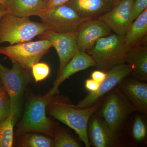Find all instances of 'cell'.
<instances>
[{"instance_id":"6da1fadb","label":"cell","mask_w":147,"mask_h":147,"mask_svg":"<svg viewBox=\"0 0 147 147\" xmlns=\"http://www.w3.org/2000/svg\"><path fill=\"white\" fill-rule=\"evenodd\" d=\"M47 106L51 116L74 130L86 147H90L88 136V124L97 110L98 104L79 109L71 103L53 98Z\"/></svg>"},{"instance_id":"7a4b0ae2","label":"cell","mask_w":147,"mask_h":147,"mask_svg":"<svg viewBox=\"0 0 147 147\" xmlns=\"http://www.w3.org/2000/svg\"><path fill=\"white\" fill-rule=\"evenodd\" d=\"M129 49L124 37L114 33L98 39L87 53L93 59L95 67L106 72L116 66L126 63Z\"/></svg>"},{"instance_id":"3957f363","label":"cell","mask_w":147,"mask_h":147,"mask_svg":"<svg viewBox=\"0 0 147 147\" xmlns=\"http://www.w3.org/2000/svg\"><path fill=\"white\" fill-rule=\"evenodd\" d=\"M48 30L43 23L7 13L0 19V45L4 42L12 45L28 42Z\"/></svg>"},{"instance_id":"277c9868","label":"cell","mask_w":147,"mask_h":147,"mask_svg":"<svg viewBox=\"0 0 147 147\" xmlns=\"http://www.w3.org/2000/svg\"><path fill=\"white\" fill-rule=\"evenodd\" d=\"M54 96L48 92L44 95L30 98L24 117L18 125V130L20 133L40 132L53 137L55 134L54 126L46 115V108Z\"/></svg>"},{"instance_id":"5b68a950","label":"cell","mask_w":147,"mask_h":147,"mask_svg":"<svg viewBox=\"0 0 147 147\" xmlns=\"http://www.w3.org/2000/svg\"><path fill=\"white\" fill-rule=\"evenodd\" d=\"M53 47L52 42L46 39L26 42L8 46H0V54L8 57L12 63L18 64L28 70Z\"/></svg>"},{"instance_id":"8992f818","label":"cell","mask_w":147,"mask_h":147,"mask_svg":"<svg viewBox=\"0 0 147 147\" xmlns=\"http://www.w3.org/2000/svg\"><path fill=\"white\" fill-rule=\"evenodd\" d=\"M134 111L129 100L117 89L114 88L102 104L99 115L109 127L119 134L127 119Z\"/></svg>"},{"instance_id":"52a82bcc","label":"cell","mask_w":147,"mask_h":147,"mask_svg":"<svg viewBox=\"0 0 147 147\" xmlns=\"http://www.w3.org/2000/svg\"><path fill=\"white\" fill-rule=\"evenodd\" d=\"M38 16L49 31L61 33L76 32L82 23L89 20L82 18L72 7L65 4L46 8Z\"/></svg>"},{"instance_id":"ba28073f","label":"cell","mask_w":147,"mask_h":147,"mask_svg":"<svg viewBox=\"0 0 147 147\" xmlns=\"http://www.w3.org/2000/svg\"><path fill=\"white\" fill-rule=\"evenodd\" d=\"M28 70L17 63L13 64L11 69L5 67L0 69V79L10 98L12 111L16 115L21 96L29 80Z\"/></svg>"},{"instance_id":"9c48e42d","label":"cell","mask_w":147,"mask_h":147,"mask_svg":"<svg viewBox=\"0 0 147 147\" xmlns=\"http://www.w3.org/2000/svg\"><path fill=\"white\" fill-rule=\"evenodd\" d=\"M130 67L127 63L116 66L106 71V77L100 83L96 91L90 92L76 105V108L83 109L94 104L100 98L112 90L124 79L130 74Z\"/></svg>"},{"instance_id":"30bf717a","label":"cell","mask_w":147,"mask_h":147,"mask_svg":"<svg viewBox=\"0 0 147 147\" xmlns=\"http://www.w3.org/2000/svg\"><path fill=\"white\" fill-rule=\"evenodd\" d=\"M40 37L41 39L51 42L57 53L60 63L59 74L79 50L76 32L61 33L48 30L40 35Z\"/></svg>"},{"instance_id":"8fae6325","label":"cell","mask_w":147,"mask_h":147,"mask_svg":"<svg viewBox=\"0 0 147 147\" xmlns=\"http://www.w3.org/2000/svg\"><path fill=\"white\" fill-rule=\"evenodd\" d=\"M133 0H120L112 8L96 18L103 21L114 33L124 37L131 24L130 10Z\"/></svg>"},{"instance_id":"7c38bea8","label":"cell","mask_w":147,"mask_h":147,"mask_svg":"<svg viewBox=\"0 0 147 147\" xmlns=\"http://www.w3.org/2000/svg\"><path fill=\"white\" fill-rule=\"evenodd\" d=\"M112 34L110 28L98 18L85 21L76 32L78 49L80 51L87 53L94 46L98 39Z\"/></svg>"},{"instance_id":"4fadbf2b","label":"cell","mask_w":147,"mask_h":147,"mask_svg":"<svg viewBox=\"0 0 147 147\" xmlns=\"http://www.w3.org/2000/svg\"><path fill=\"white\" fill-rule=\"evenodd\" d=\"M88 136L90 146L114 147L121 145L119 134L115 133L103 119L93 115L88 124Z\"/></svg>"},{"instance_id":"5bb4252c","label":"cell","mask_w":147,"mask_h":147,"mask_svg":"<svg viewBox=\"0 0 147 147\" xmlns=\"http://www.w3.org/2000/svg\"><path fill=\"white\" fill-rule=\"evenodd\" d=\"M123 79L120 85L123 94L134 107V110L147 113V84L134 78Z\"/></svg>"},{"instance_id":"9a60e30c","label":"cell","mask_w":147,"mask_h":147,"mask_svg":"<svg viewBox=\"0 0 147 147\" xmlns=\"http://www.w3.org/2000/svg\"><path fill=\"white\" fill-rule=\"evenodd\" d=\"M92 67H95L93 59L86 52L79 50L66 65L58 74L57 79L53 83V87L49 92L55 96L59 91V87L63 82L71 75Z\"/></svg>"},{"instance_id":"2e32d148","label":"cell","mask_w":147,"mask_h":147,"mask_svg":"<svg viewBox=\"0 0 147 147\" xmlns=\"http://www.w3.org/2000/svg\"><path fill=\"white\" fill-rule=\"evenodd\" d=\"M114 0H69L65 4L72 7L82 18L95 19L112 8Z\"/></svg>"},{"instance_id":"e0dca14e","label":"cell","mask_w":147,"mask_h":147,"mask_svg":"<svg viewBox=\"0 0 147 147\" xmlns=\"http://www.w3.org/2000/svg\"><path fill=\"white\" fill-rule=\"evenodd\" d=\"M126 63L130 67V74L134 79L147 81V47L139 45L129 48Z\"/></svg>"},{"instance_id":"ac0fdd59","label":"cell","mask_w":147,"mask_h":147,"mask_svg":"<svg viewBox=\"0 0 147 147\" xmlns=\"http://www.w3.org/2000/svg\"><path fill=\"white\" fill-rule=\"evenodd\" d=\"M46 8L44 0H6L7 13L18 17L38 16Z\"/></svg>"},{"instance_id":"d6986e66","label":"cell","mask_w":147,"mask_h":147,"mask_svg":"<svg viewBox=\"0 0 147 147\" xmlns=\"http://www.w3.org/2000/svg\"><path fill=\"white\" fill-rule=\"evenodd\" d=\"M147 33V9L131 23L124 37L125 44L129 48L138 45Z\"/></svg>"},{"instance_id":"ffe728a7","label":"cell","mask_w":147,"mask_h":147,"mask_svg":"<svg viewBox=\"0 0 147 147\" xmlns=\"http://www.w3.org/2000/svg\"><path fill=\"white\" fill-rule=\"evenodd\" d=\"M16 114L12 112L0 122V147H11L13 144V127Z\"/></svg>"},{"instance_id":"44dd1931","label":"cell","mask_w":147,"mask_h":147,"mask_svg":"<svg viewBox=\"0 0 147 147\" xmlns=\"http://www.w3.org/2000/svg\"><path fill=\"white\" fill-rule=\"evenodd\" d=\"M21 138L22 146L28 147H55L54 140L50 137L36 134L26 133Z\"/></svg>"},{"instance_id":"7402d4cb","label":"cell","mask_w":147,"mask_h":147,"mask_svg":"<svg viewBox=\"0 0 147 147\" xmlns=\"http://www.w3.org/2000/svg\"><path fill=\"white\" fill-rule=\"evenodd\" d=\"M55 147H80L81 145L73 137L64 130L55 131Z\"/></svg>"},{"instance_id":"603a6c76","label":"cell","mask_w":147,"mask_h":147,"mask_svg":"<svg viewBox=\"0 0 147 147\" xmlns=\"http://www.w3.org/2000/svg\"><path fill=\"white\" fill-rule=\"evenodd\" d=\"M132 137L136 142H143L147 137V128L144 119L140 116L134 119L132 129Z\"/></svg>"},{"instance_id":"cb8c5ba5","label":"cell","mask_w":147,"mask_h":147,"mask_svg":"<svg viewBox=\"0 0 147 147\" xmlns=\"http://www.w3.org/2000/svg\"><path fill=\"white\" fill-rule=\"evenodd\" d=\"M12 112L10 98L3 86L0 88V122L5 120Z\"/></svg>"},{"instance_id":"d4e9b609","label":"cell","mask_w":147,"mask_h":147,"mask_svg":"<svg viewBox=\"0 0 147 147\" xmlns=\"http://www.w3.org/2000/svg\"><path fill=\"white\" fill-rule=\"evenodd\" d=\"M32 72L36 83L45 80L50 75V68L47 64L38 62L32 66Z\"/></svg>"},{"instance_id":"484cf974","label":"cell","mask_w":147,"mask_h":147,"mask_svg":"<svg viewBox=\"0 0 147 147\" xmlns=\"http://www.w3.org/2000/svg\"><path fill=\"white\" fill-rule=\"evenodd\" d=\"M146 9L147 0H133L130 10V19L131 23Z\"/></svg>"},{"instance_id":"4316f807","label":"cell","mask_w":147,"mask_h":147,"mask_svg":"<svg viewBox=\"0 0 147 147\" xmlns=\"http://www.w3.org/2000/svg\"><path fill=\"white\" fill-rule=\"evenodd\" d=\"M99 84L100 83L96 82L93 79H88L85 83V87L86 89L90 92H93L98 89Z\"/></svg>"},{"instance_id":"83f0119b","label":"cell","mask_w":147,"mask_h":147,"mask_svg":"<svg viewBox=\"0 0 147 147\" xmlns=\"http://www.w3.org/2000/svg\"><path fill=\"white\" fill-rule=\"evenodd\" d=\"M106 72L101 70H96L93 71L91 74L92 79L94 80L96 82L100 83L102 82L106 77Z\"/></svg>"},{"instance_id":"f1b7e54d","label":"cell","mask_w":147,"mask_h":147,"mask_svg":"<svg viewBox=\"0 0 147 147\" xmlns=\"http://www.w3.org/2000/svg\"><path fill=\"white\" fill-rule=\"evenodd\" d=\"M69 0H50L47 4V8H51L65 4Z\"/></svg>"},{"instance_id":"f546056e","label":"cell","mask_w":147,"mask_h":147,"mask_svg":"<svg viewBox=\"0 0 147 147\" xmlns=\"http://www.w3.org/2000/svg\"><path fill=\"white\" fill-rule=\"evenodd\" d=\"M7 13V11L3 6L0 5V19Z\"/></svg>"},{"instance_id":"4dcf8cb0","label":"cell","mask_w":147,"mask_h":147,"mask_svg":"<svg viewBox=\"0 0 147 147\" xmlns=\"http://www.w3.org/2000/svg\"><path fill=\"white\" fill-rule=\"evenodd\" d=\"M0 5L3 6L5 9L6 0H0Z\"/></svg>"},{"instance_id":"1f68e13d","label":"cell","mask_w":147,"mask_h":147,"mask_svg":"<svg viewBox=\"0 0 147 147\" xmlns=\"http://www.w3.org/2000/svg\"><path fill=\"white\" fill-rule=\"evenodd\" d=\"M5 67L4 66L1 64L0 63V69H2L4 68Z\"/></svg>"},{"instance_id":"d6a6232c","label":"cell","mask_w":147,"mask_h":147,"mask_svg":"<svg viewBox=\"0 0 147 147\" xmlns=\"http://www.w3.org/2000/svg\"><path fill=\"white\" fill-rule=\"evenodd\" d=\"M3 86L2 83L1 81V79H0V88Z\"/></svg>"},{"instance_id":"836d02e7","label":"cell","mask_w":147,"mask_h":147,"mask_svg":"<svg viewBox=\"0 0 147 147\" xmlns=\"http://www.w3.org/2000/svg\"><path fill=\"white\" fill-rule=\"evenodd\" d=\"M44 1H45V2L46 3V4H47V3H48V2L49 1H50V0H44Z\"/></svg>"},{"instance_id":"e575fe53","label":"cell","mask_w":147,"mask_h":147,"mask_svg":"<svg viewBox=\"0 0 147 147\" xmlns=\"http://www.w3.org/2000/svg\"><path fill=\"white\" fill-rule=\"evenodd\" d=\"M116 2H117L118 1H120V0H114Z\"/></svg>"}]
</instances>
